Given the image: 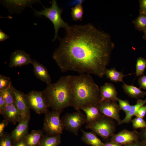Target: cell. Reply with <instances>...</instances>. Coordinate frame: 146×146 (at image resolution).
<instances>
[{
    "instance_id": "cell-1",
    "label": "cell",
    "mask_w": 146,
    "mask_h": 146,
    "mask_svg": "<svg viewBox=\"0 0 146 146\" xmlns=\"http://www.w3.org/2000/svg\"><path fill=\"white\" fill-rule=\"evenodd\" d=\"M98 45L96 56L87 55L89 69L78 83L91 107L146 114V43L133 35Z\"/></svg>"
},
{
    "instance_id": "cell-2",
    "label": "cell",
    "mask_w": 146,
    "mask_h": 146,
    "mask_svg": "<svg viewBox=\"0 0 146 146\" xmlns=\"http://www.w3.org/2000/svg\"><path fill=\"white\" fill-rule=\"evenodd\" d=\"M108 146H146V127L132 110L105 114Z\"/></svg>"
},
{
    "instance_id": "cell-3",
    "label": "cell",
    "mask_w": 146,
    "mask_h": 146,
    "mask_svg": "<svg viewBox=\"0 0 146 146\" xmlns=\"http://www.w3.org/2000/svg\"><path fill=\"white\" fill-rule=\"evenodd\" d=\"M63 8L65 13L61 17L54 16L48 12L51 16V23L57 26L67 24L78 33L82 44V53L78 61L82 62L88 54L87 48L89 43L95 42L99 44L104 39L92 27L94 14L87 9L84 1H78L77 8L75 11H69Z\"/></svg>"
},
{
    "instance_id": "cell-4",
    "label": "cell",
    "mask_w": 146,
    "mask_h": 146,
    "mask_svg": "<svg viewBox=\"0 0 146 146\" xmlns=\"http://www.w3.org/2000/svg\"><path fill=\"white\" fill-rule=\"evenodd\" d=\"M105 112L90 116L83 124H76L64 137L66 146H108Z\"/></svg>"
},
{
    "instance_id": "cell-5",
    "label": "cell",
    "mask_w": 146,
    "mask_h": 146,
    "mask_svg": "<svg viewBox=\"0 0 146 146\" xmlns=\"http://www.w3.org/2000/svg\"><path fill=\"white\" fill-rule=\"evenodd\" d=\"M56 4L61 5L60 1H1V5L10 12L14 21H31L35 16L42 10L48 11V8Z\"/></svg>"
},
{
    "instance_id": "cell-6",
    "label": "cell",
    "mask_w": 146,
    "mask_h": 146,
    "mask_svg": "<svg viewBox=\"0 0 146 146\" xmlns=\"http://www.w3.org/2000/svg\"><path fill=\"white\" fill-rule=\"evenodd\" d=\"M49 92L45 82L36 76L26 74L17 80L13 99L17 102L32 100L44 96H48Z\"/></svg>"
},
{
    "instance_id": "cell-7",
    "label": "cell",
    "mask_w": 146,
    "mask_h": 146,
    "mask_svg": "<svg viewBox=\"0 0 146 146\" xmlns=\"http://www.w3.org/2000/svg\"><path fill=\"white\" fill-rule=\"evenodd\" d=\"M48 97L51 111L56 117L70 126L76 124L77 118L70 102L55 91L51 90Z\"/></svg>"
},
{
    "instance_id": "cell-8",
    "label": "cell",
    "mask_w": 146,
    "mask_h": 146,
    "mask_svg": "<svg viewBox=\"0 0 146 146\" xmlns=\"http://www.w3.org/2000/svg\"><path fill=\"white\" fill-rule=\"evenodd\" d=\"M106 21L111 31H122L125 22V14L123 5L115 7L107 13Z\"/></svg>"
},
{
    "instance_id": "cell-9",
    "label": "cell",
    "mask_w": 146,
    "mask_h": 146,
    "mask_svg": "<svg viewBox=\"0 0 146 146\" xmlns=\"http://www.w3.org/2000/svg\"><path fill=\"white\" fill-rule=\"evenodd\" d=\"M18 129V123L15 116L0 112V135L16 132Z\"/></svg>"
},
{
    "instance_id": "cell-10",
    "label": "cell",
    "mask_w": 146,
    "mask_h": 146,
    "mask_svg": "<svg viewBox=\"0 0 146 146\" xmlns=\"http://www.w3.org/2000/svg\"><path fill=\"white\" fill-rule=\"evenodd\" d=\"M39 146H66L64 137L50 135L37 141Z\"/></svg>"
},
{
    "instance_id": "cell-11",
    "label": "cell",
    "mask_w": 146,
    "mask_h": 146,
    "mask_svg": "<svg viewBox=\"0 0 146 146\" xmlns=\"http://www.w3.org/2000/svg\"><path fill=\"white\" fill-rule=\"evenodd\" d=\"M0 141L5 146H21L17 131L0 135Z\"/></svg>"
},
{
    "instance_id": "cell-12",
    "label": "cell",
    "mask_w": 146,
    "mask_h": 146,
    "mask_svg": "<svg viewBox=\"0 0 146 146\" xmlns=\"http://www.w3.org/2000/svg\"><path fill=\"white\" fill-rule=\"evenodd\" d=\"M17 133L21 146H39L38 142L35 138L25 134L19 128L17 129Z\"/></svg>"
},
{
    "instance_id": "cell-13",
    "label": "cell",
    "mask_w": 146,
    "mask_h": 146,
    "mask_svg": "<svg viewBox=\"0 0 146 146\" xmlns=\"http://www.w3.org/2000/svg\"><path fill=\"white\" fill-rule=\"evenodd\" d=\"M14 57V55L6 49L2 44H0V62H6Z\"/></svg>"
},
{
    "instance_id": "cell-14",
    "label": "cell",
    "mask_w": 146,
    "mask_h": 146,
    "mask_svg": "<svg viewBox=\"0 0 146 146\" xmlns=\"http://www.w3.org/2000/svg\"><path fill=\"white\" fill-rule=\"evenodd\" d=\"M125 3V1H113L108 2L104 4L105 8L109 9L112 8V9L120 5H123Z\"/></svg>"
},
{
    "instance_id": "cell-15",
    "label": "cell",
    "mask_w": 146,
    "mask_h": 146,
    "mask_svg": "<svg viewBox=\"0 0 146 146\" xmlns=\"http://www.w3.org/2000/svg\"><path fill=\"white\" fill-rule=\"evenodd\" d=\"M0 146H5L1 142V141H0Z\"/></svg>"
}]
</instances>
